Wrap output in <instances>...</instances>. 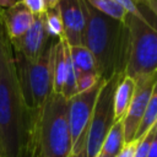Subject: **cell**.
Instances as JSON below:
<instances>
[{
  "label": "cell",
  "mask_w": 157,
  "mask_h": 157,
  "mask_svg": "<svg viewBox=\"0 0 157 157\" xmlns=\"http://www.w3.org/2000/svg\"><path fill=\"white\" fill-rule=\"evenodd\" d=\"M157 80V72L147 76H142L136 81L135 92L132 96V99L130 102V105L128 108V112L125 117L123 118L124 124V134H125V144L131 142L135 139V135L137 132V129L142 121V118L145 115V112L147 109L148 99L151 96V92L153 90L155 82Z\"/></svg>",
  "instance_id": "cell-9"
},
{
  "label": "cell",
  "mask_w": 157,
  "mask_h": 157,
  "mask_svg": "<svg viewBox=\"0 0 157 157\" xmlns=\"http://www.w3.org/2000/svg\"><path fill=\"white\" fill-rule=\"evenodd\" d=\"M124 145H125V134H124V124L121 119L113 124V126L110 128L109 132L107 134L102 144L99 152L108 157H117V155L120 152Z\"/></svg>",
  "instance_id": "cell-14"
},
{
  "label": "cell",
  "mask_w": 157,
  "mask_h": 157,
  "mask_svg": "<svg viewBox=\"0 0 157 157\" xmlns=\"http://www.w3.org/2000/svg\"><path fill=\"white\" fill-rule=\"evenodd\" d=\"M0 157H34V113L25 103L13 50L0 25Z\"/></svg>",
  "instance_id": "cell-1"
},
{
  "label": "cell",
  "mask_w": 157,
  "mask_h": 157,
  "mask_svg": "<svg viewBox=\"0 0 157 157\" xmlns=\"http://www.w3.org/2000/svg\"><path fill=\"white\" fill-rule=\"evenodd\" d=\"M90 6H92L98 12L109 16L118 21H124L126 11L114 0H85Z\"/></svg>",
  "instance_id": "cell-17"
},
{
  "label": "cell",
  "mask_w": 157,
  "mask_h": 157,
  "mask_svg": "<svg viewBox=\"0 0 157 157\" xmlns=\"http://www.w3.org/2000/svg\"><path fill=\"white\" fill-rule=\"evenodd\" d=\"M129 31L128 59L124 75L137 80L157 72V0L137 4L135 12H126Z\"/></svg>",
  "instance_id": "cell-3"
},
{
  "label": "cell",
  "mask_w": 157,
  "mask_h": 157,
  "mask_svg": "<svg viewBox=\"0 0 157 157\" xmlns=\"http://www.w3.org/2000/svg\"><path fill=\"white\" fill-rule=\"evenodd\" d=\"M44 23H45V29L48 32V36L50 38L64 39V27H63V21H61L58 7L47 10L44 12Z\"/></svg>",
  "instance_id": "cell-18"
},
{
  "label": "cell",
  "mask_w": 157,
  "mask_h": 157,
  "mask_svg": "<svg viewBox=\"0 0 157 157\" xmlns=\"http://www.w3.org/2000/svg\"><path fill=\"white\" fill-rule=\"evenodd\" d=\"M54 38H50L38 59L31 61L13 53V63L18 85L27 107L36 114L53 93L52 50Z\"/></svg>",
  "instance_id": "cell-5"
},
{
  "label": "cell",
  "mask_w": 157,
  "mask_h": 157,
  "mask_svg": "<svg viewBox=\"0 0 157 157\" xmlns=\"http://www.w3.org/2000/svg\"><path fill=\"white\" fill-rule=\"evenodd\" d=\"M71 147L67 98L53 92L34 114V157H69Z\"/></svg>",
  "instance_id": "cell-4"
},
{
  "label": "cell",
  "mask_w": 157,
  "mask_h": 157,
  "mask_svg": "<svg viewBox=\"0 0 157 157\" xmlns=\"http://www.w3.org/2000/svg\"><path fill=\"white\" fill-rule=\"evenodd\" d=\"M94 157H108V156H105V155H103V153H101V152H98Z\"/></svg>",
  "instance_id": "cell-27"
},
{
  "label": "cell",
  "mask_w": 157,
  "mask_h": 157,
  "mask_svg": "<svg viewBox=\"0 0 157 157\" xmlns=\"http://www.w3.org/2000/svg\"><path fill=\"white\" fill-rule=\"evenodd\" d=\"M69 157H75V156H69Z\"/></svg>",
  "instance_id": "cell-30"
},
{
  "label": "cell",
  "mask_w": 157,
  "mask_h": 157,
  "mask_svg": "<svg viewBox=\"0 0 157 157\" xmlns=\"http://www.w3.org/2000/svg\"><path fill=\"white\" fill-rule=\"evenodd\" d=\"M85 9L83 45L93 54L101 78L107 81L115 75H124L129 47V31L125 22L98 12L86 1Z\"/></svg>",
  "instance_id": "cell-2"
},
{
  "label": "cell",
  "mask_w": 157,
  "mask_h": 157,
  "mask_svg": "<svg viewBox=\"0 0 157 157\" xmlns=\"http://www.w3.org/2000/svg\"><path fill=\"white\" fill-rule=\"evenodd\" d=\"M147 157H157V135L156 134H155L153 141L151 144V147H150V151H148Z\"/></svg>",
  "instance_id": "cell-24"
},
{
  "label": "cell",
  "mask_w": 157,
  "mask_h": 157,
  "mask_svg": "<svg viewBox=\"0 0 157 157\" xmlns=\"http://www.w3.org/2000/svg\"><path fill=\"white\" fill-rule=\"evenodd\" d=\"M114 1H117L120 6H123L126 12H135L137 10V4H135L132 0H114Z\"/></svg>",
  "instance_id": "cell-23"
},
{
  "label": "cell",
  "mask_w": 157,
  "mask_h": 157,
  "mask_svg": "<svg viewBox=\"0 0 157 157\" xmlns=\"http://www.w3.org/2000/svg\"><path fill=\"white\" fill-rule=\"evenodd\" d=\"M59 1H60V0H43V4H44V9H45V11H47V10H52V9L58 7Z\"/></svg>",
  "instance_id": "cell-25"
},
{
  "label": "cell",
  "mask_w": 157,
  "mask_h": 157,
  "mask_svg": "<svg viewBox=\"0 0 157 157\" xmlns=\"http://www.w3.org/2000/svg\"><path fill=\"white\" fill-rule=\"evenodd\" d=\"M69 52L77 76L86 72H98L96 59L85 45H69Z\"/></svg>",
  "instance_id": "cell-15"
},
{
  "label": "cell",
  "mask_w": 157,
  "mask_h": 157,
  "mask_svg": "<svg viewBox=\"0 0 157 157\" xmlns=\"http://www.w3.org/2000/svg\"><path fill=\"white\" fill-rule=\"evenodd\" d=\"M135 4H139V2H142V1H145V0H132Z\"/></svg>",
  "instance_id": "cell-28"
},
{
  "label": "cell",
  "mask_w": 157,
  "mask_h": 157,
  "mask_svg": "<svg viewBox=\"0 0 157 157\" xmlns=\"http://www.w3.org/2000/svg\"><path fill=\"white\" fill-rule=\"evenodd\" d=\"M49 40L50 37L48 36V32L45 29L44 13H42L34 16L33 23L28 28V31L21 37L10 40V44L13 53L33 61L39 58Z\"/></svg>",
  "instance_id": "cell-11"
},
{
  "label": "cell",
  "mask_w": 157,
  "mask_h": 157,
  "mask_svg": "<svg viewBox=\"0 0 157 157\" xmlns=\"http://www.w3.org/2000/svg\"><path fill=\"white\" fill-rule=\"evenodd\" d=\"M101 80L102 78L98 72H86V74L78 75L77 76V93L85 92V91L92 88Z\"/></svg>",
  "instance_id": "cell-20"
},
{
  "label": "cell",
  "mask_w": 157,
  "mask_h": 157,
  "mask_svg": "<svg viewBox=\"0 0 157 157\" xmlns=\"http://www.w3.org/2000/svg\"><path fill=\"white\" fill-rule=\"evenodd\" d=\"M156 134V129L155 126L151 128L144 136H141L140 139H137V145H136V151H135V157H147L151 144L153 141Z\"/></svg>",
  "instance_id": "cell-19"
},
{
  "label": "cell",
  "mask_w": 157,
  "mask_h": 157,
  "mask_svg": "<svg viewBox=\"0 0 157 157\" xmlns=\"http://www.w3.org/2000/svg\"><path fill=\"white\" fill-rule=\"evenodd\" d=\"M156 123H157V80H156L153 90L151 92L148 104H147V109L145 112V115L142 118V121H141V124L137 129V132H136L134 140H137L141 136H144L151 128H153L156 125Z\"/></svg>",
  "instance_id": "cell-16"
},
{
  "label": "cell",
  "mask_w": 157,
  "mask_h": 157,
  "mask_svg": "<svg viewBox=\"0 0 157 157\" xmlns=\"http://www.w3.org/2000/svg\"><path fill=\"white\" fill-rule=\"evenodd\" d=\"M58 10L63 21L64 39L70 47L83 45L86 29L85 0H60Z\"/></svg>",
  "instance_id": "cell-10"
},
{
  "label": "cell",
  "mask_w": 157,
  "mask_h": 157,
  "mask_svg": "<svg viewBox=\"0 0 157 157\" xmlns=\"http://www.w3.org/2000/svg\"><path fill=\"white\" fill-rule=\"evenodd\" d=\"M17 1H20V0H0V9L11 7V6L15 5Z\"/></svg>",
  "instance_id": "cell-26"
},
{
  "label": "cell",
  "mask_w": 157,
  "mask_h": 157,
  "mask_svg": "<svg viewBox=\"0 0 157 157\" xmlns=\"http://www.w3.org/2000/svg\"><path fill=\"white\" fill-rule=\"evenodd\" d=\"M121 75H115L104 81L97 97L86 141V157H94L115 123L114 119V92Z\"/></svg>",
  "instance_id": "cell-7"
},
{
  "label": "cell",
  "mask_w": 157,
  "mask_h": 157,
  "mask_svg": "<svg viewBox=\"0 0 157 157\" xmlns=\"http://www.w3.org/2000/svg\"><path fill=\"white\" fill-rule=\"evenodd\" d=\"M52 75L54 93H60L67 99L77 94V72L65 39H56L54 42L52 50Z\"/></svg>",
  "instance_id": "cell-8"
},
{
  "label": "cell",
  "mask_w": 157,
  "mask_h": 157,
  "mask_svg": "<svg viewBox=\"0 0 157 157\" xmlns=\"http://www.w3.org/2000/svg\"><path fill=\"white\" fill-rule=\"evenodd\" d=\"M155 129H156V135H157V123H156V125H155Z\"/></svg>",
  "instance_id": "cell-29"
},
{
  "label": "cell",
  "mask_w": 157,
  "mask_h": 157,
  "mask_svg": "<svg viewBox=\"0 0 157 157\" xmlns=\"http://www.w3.org/2000/svg\"><path fill=\"white\" fill-rule=\"evenodd\" d=\"M136 87V81L126 75H121L114 92V119L115 121L121 120L130 105L134 92Z\"/></svg>",
  "instance_id": "cell-13"
},
{
  "label": "cell",
  "mask_w": 157,
  "mask_h": 157,
  "mask_svg": "<svg viewBox=\"0 0 157 157\" xmlns=\"http://www.w3.org/2000/svg\"><path fill=\"white\" fill-rule=\"evenodd\" d=\"M21 2H23L27 9L34 15H42L45 12V9H44V4H43V0H20Z\"/></svg>",
  "instance_id": "cell-21"
},
{
  "label": "cell",
  "mask_w": 157,
  "mask_h": 157,
  "mask_svg": "<svg viewBox=\"0 0 157 157\" xmlns=\"http://www.w3.org/2000/svg\"><path fill=\"white\" fill-rule=\"evenodd\" d=\"M33 20L34 15L21 1H17L11 7L0 9V25L9 40H13L25 34L32 26Z\"/></svg>",
  "instance_id": "cell-12"
},
{
  "label": "cell",
  "mask_w": 157,
  "mask_h": 157,
  "mask_svg": "<svg viewBox=\"0 0 157 157\" xmlns=\"http://www.w3.org/2000/svg\"><path fill=\"white\" fill-rule=\"evenodd\" d=\"M104 80H101L92 88L80 92L67 99L69 125L71 132V153L75 157H86V141L93 109Z\"/></svg>",
  "instance_id": "cell-6"
},
{
  "label": "cell",
  "mask_w": 157,
  "mask_h": 157,
  "mask_svg": "<svg viewBox=\"0 0 157 157\" xmlns=\"http://www.w3.org/2000/svg\"><path fill=\"white\" fill-rule=\"evenodd\" d=\"M136 145L137 140H134L131 142H128L123 146L120 152L117 155V157H135V151H136Z\"/></svg>",
  "instance_id": "cell-22"
}]
</instances>
